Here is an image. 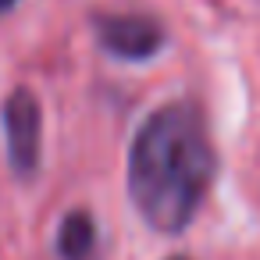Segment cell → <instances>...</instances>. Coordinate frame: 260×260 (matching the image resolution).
<instances>
[{
  "instance_id": "cell-2",
  "label": "cell",
  "mask_w": 260,
  "mask_h": 260,
  "mask_svg": "<svg viewBox=\"0 0 260 260\" xmlns=\"http://www.w3.org/2000/svg\"><path fill=\"white\" fill-rule=\"evenodd\" d=\"M0 118H4V136H8V160L15 175L29 178L40 168V143H43V111L36 93L25 86L11 89L4 107H0Z\"/></svg>"
},
{
  "instance_id": "cell-3",
  "label": "cell",
  "mask_w": 260,
  "mask_h": 260,
  "mask_svg": "<svg viewBox=\"0 0 260 260\" xmlns=\"http://www.w3.org/2000/svg\"><path fill=\"white\" fill-rule=\"evenodd\" d=\"M93 29H96L100 47L111 50L114 57H125V61L153 57L164 43L160 25L146 15H96Z\"/></svg>"
},
{
  "instance_id": "cell-4",
  "label": "cell",
  "mask_w": 260,
  "mask_h": 260,
  "mask_svg": "<svg viewBox=\"0 0 260 260\" xmlns=\"http://www.w3.org/2000/svg\"><path fill=\"white\" fill-rule=\"evenodd\" d=\"M57 253L61 260H93L96 253V224L86 210H72L57 228Z\"/></svg>"
},
{
  "instance_id": "cell-5",
  "label": "cell",
  "mask_w": 260,
  "mask_h": 260,
  "mask_svg": "<svg viewBox=\"0 0 260 260\" xmlns=\"http://www.w3.org/2000/svg\"><path fill=\"white\" fill-rule=\"evenodd\" d=\"M18 0H0V11H8V8H15Z\"/></svg>"
},
{
  "instance_id": "cell-1",
  "label": "cell",
  "mask_w": 260,
  "mask_h": 260,
  "mask_svg": "<svg viewBox=\"0 0 260 260\" xmlns=\"http://www.w3.org/2000/svg\"><path fill=\"white\" fill-rule=\"evenodd\" d=\"M214 168L217 157L203 111L189 100H175L157 107L132 139L128 196L150 228L175 235L196 217Z\"/></svg>"
},
{
  "instance_id": "cell-6",
  "label": "cell",
  "mask_w": 260,
  "mask_h": 260,
  "mask_svg": "<svg viewBox=\"0 0 260 260\" xmlns=\"http://www.w3.org/2000/svg\"><path fill=\"white\" fill-rule=\"evenodd\" d=\"M171 260H182V256H171Z\"/></svg>"
}]
</instances>
